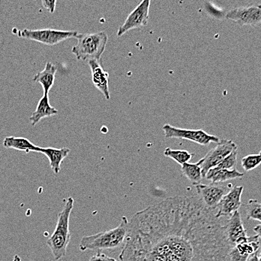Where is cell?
I'll list each match as a JSON object with an SVG mask.
<instances>
[{"mask_svg": "<svg viewBox=\"0 0 261 261\" xmlns=\"http://www.w3.org/2000/svg\"><path fill=\"white\" fill-rule=\"evenodd\" d=\"M57 71V68L55 65L53 64L51 62H47L44 69L33 77V82L40 83L42 86L44 94H49L50 89L54 86Z\"/></svg>", "mask_w": 261, "mask_h": 261, "instance_id": "2e32d148", "label": "cell"}, {"mask_svg": "<svg viewBox=\"0 0 261 261\" xmlns=\"http://www.w3.org/2000/svg\"><path fill=\"white\" fill-rule=\"evenodd\" d=\"M12 261H22L21 259H20V257H19L18 255H15L14 257L13 260Z\"/></svg>", "mask_w": 261, "mask_h": 261, "instance_id": "f546056e", "label": "cell"}, {"mask_svg": "<svg viewBox=\"0 0 261 261\" xmlns=\"http://www.w3.org/2000/svg\"><path fill=\"white\" fill-rule=\"evenodd\" d=\"M246 216L248 220L258 221L261 222V203L251 199L246 205Z\"/></svg>", "mask_w": 261, "mask_h": 261, "instance_id": "7402d4cb", "label": "cell"}, {"mask_svg": "<svg viewBox=\"0 0 261 261\" xmlns=\"http://www.w3.org/2000/svg\"><path fill=\"white\" fill-rule=\"evenodd\" d=\"M260 154V155L261 156V151H260V154Z\"/></svg>", "mask_w": 261, "mask_h": 261, "instance_id": "1f68e13d", "label": "cell"}, {"mask_svg": "<svg viewBox=\"0 0 261 261\" xmlns=\"http://www.w3.org/2000/svg\"><path fill=\"white\" fill-rule=\"evenodd\" d=\"M244 175V173H240L237 169L228 170L213 168L208 171L205 178L210 181L211 184H220L230 180L242 179Z\"/></svg>", "mask_w": 261, "mask_h": 261, "instance_id": "e0dca14e", "label": "cell"}, {"mask_svg": "<svg viewBox=\"0 0 261 261\" xmlns=\"http://www.w3.org/2000/svg\"><path fill=\"white\" fill-rule=\"evenodd\" d=\"M243 191V186H233L230 189L218 206V211L216 213L217 219L230 217L236 211H238L239 208L242 206L241 198Z\"/></svg>", "mask_w": 261, "mask_h": 261, "instance_id": "8fae6325", "label": "cell"}, {"mask_svg": "<svg viewBox=\"0 0 261 261\" xmlns=\"http://www.w3.org/2000/svg\"><path fill=\"white\" fill-rule=\"evenodd\" d=\"M3 146L6 149L24 151L27 154L31 151L38 152V149H39V146L33 144L28 138L15 137V136H9V137L5 138L3 140Z\"/></svg>", "mask_w": 261, "mask_h": 261, "instance_id": "ac0fdd59", "label": "cell"}, {"mask_svg": "<svg viewBox=\"0 0 261 261\" xmlns=\"http://www.w3.org/2000/svg\"><path fill=\"white\" fill-rule=\"evenodd\" d=\"M248 257V256L240 254L235 246L231 247L229 251V260L230 261H247Z\"/></svg>", "mask_w": 261, "mask_h": 261, "instance_id": "d4e9b609", "label": "cell"}, {"mask_svg": "<svg viewBox=\"0 0 261 261\" xmlns=\"http://www.w3.org/2000/svg\"><path fill=\"white\" fill-rule=\"evenodd\" d=\"M224 227L227 240L231 247L235 246L241 239L248 236L239 211H236L229 218Z\"/></svg>", "mask_w": 261, "mask_h": 261, "instance_id": "7c38bea8", "label": "cell"}, {"mask_svg": "<svg viewBox=\"0 0 261 261\" xmlns=\"http://www.w3.org/2000/svg\"><path fill=\"white\" fill-rule=\"evenodd\" d=\"M74 199L71 197L65 200L64 207L58 215L55 230L47 240V245L51 250L53 256L56 260L65 257L67 248L71 242L69 220L74 208Z\"/></svg>", "mask_w": 261, "mask_h": 261, "instance_id": "3957f363", "label": "cell"}, {"mask_svg": "<svg viewBox=\"0 0 261 261\" xmlns=\"http://www.w3.org/2000/svg\"><path fill=\"white\" fill-rule=\"evenodd\" d=\"M225 17L240 26L261 28V4L234 8L226 13Z\"/></svg>", "mask_w": 261, "mask_h": 261, "instance_id": "ba28073f", "label": "cell"}, {"mask_svg": "<svg viewBox=\"0 0 261 261\" xmlns=\"http://www.w3.org/2000/svg\"><path fill=\"white\" fill-rule=\"evenodd\" d=\"M237 155H238V149L233 151L231 154H229L224 160L215 168L217 170H234L237 165Z\"/></svg>", "mask_w": 261, "mask_h": 261, "instance_id": "cb8c5ba5", "label": "cell"}, {"mask_svg": "<svg viewBox=\"0 0 261 261\" xmlns=\"http://www.w3.org/2000/svg\"><path fill=\"white\" fill-rule=\"evenodd\" d=\"M235 247L240 254L249 257L251 254L258 252L260 247V238L257 235L245 237L237 243Z\"/></svg>", "mask_w": 261, "mask_h": 261, "instance_id": "d6986e66", "label": "cell"}, {"mask_svg": "<svg viewBox=\"0 0 261 261\" xmlns=\"http://www.w3.org/2000/svg\"><path fill=\"white\" fill-rule=\"evenodd\" d=\"M225 227L197 195L168 197L135 213L120 261H230Z\"/></svg>", "mask_w": 261, "mask_h": 261, "instance_id": "6da1fadb", "label": "cell"}, {"mask_svg": "<svg viewBox=\"0 0 261 261\" xmlns=\"http://www.w3.org/2000/svg\"><path fill=\"white\" fill-rule=\"evenodd\" d=\"M181 171L183 176L187 178L194 186L201 184L203 176L201 167L198 163H185L181 165Z\"/></svg>", "mask_w": 261, "mask_h": 261, "instance_id": "ffe728a7", "label": "cell"}, {"mask_svg": "<svg viewBox=\"0 0 261 261\" xmlns=\"http://www.w3.org/2000/svg\"><path fill=\"white\" fill-rule=\"evenodd\" d=\"M92 71V79L94 86L104 95L106 100L111 99L109 90V73L105 71L101 62L91 60L88 62Z\"/></svg>", "mask_w": 261, "mask_h": 261, "instance_id": "4fadbf2b", "label": "cell"}, {"mask_svg": "<svg viewBox=\"0 0 261 261\" xmlns=\"http://www.w3.org/2000/svg\"><path fill=\"white\" fill-rule=\"evenodd\" d=\"M247 261H259L258 260V252L254 253L248 257Z\"/></svg>", "mask_w": 261, "mask_h": 261, "instance_id": "83f0119b", "label": "cell"}, {"mask_svg": "<svg viewBox=\"0 0 261 261\" xmlns=\"http://www.w3.org/2000/svg\"><path fill=\"white\" fill-rule=\"evenodd\" d=\"M166 138H181L194 141L200 146H208L210 143H219L220 138L214 135L209 134L203 130H189V129L178 128L170 124H165L162 127Z\"/></svg>", "mask_w": 261, "mask_h": 261, "instance_id": "8992f818", "label": "cell"}, {"mask_svg": "<svg viewBox=\"0 0 261 261\" xmlns=\"http://www.w3.org/2000/svg\"><path fill=\"white\" fill-rule=\"evenodd\" d=\"M70 150L68 148L56 149V148H41L38 149V152L44 154L50 161V165L53 172L56 175L60 173L61 170V164L65 158L68 157Z\"/></svg>", "mask_w": 261, "mask_h": 261, "instance_id": "5bb4252c", "label": "cell"}, {"mask_svg": "<svg viewBox=\"0 0 261 261\" xmlns=\"http://www.w3.org/2000/svg\"><path fill=\"white\" fill-rule=\"evenodd\" d=\"M59 111L52 107L49 101V94H44L38 103L36 111L30 116V121L33 127L41 122L44 117H51L58 114Z\"/></svg>", "mask_w": 261, "mask_h": 261, "instance_id": "9a60e30c", "label": "cell"}, {"mask_svg": "<svg viewBox=\"0 0 261 261\" xmlns=\"http://www.w3.org/2000/svg\"><path fill=\"white\" fill-rule=\"evenodd\" d=\"M254 231L258 235L259 238L261 239V224L254 227Z\"/></svg>", "mask_w": 261, "mask_h": 261, "instance_id": "f1b7e54d", "label": "cell"}, {"mask_svg": "<svg viewBox=\"0 0 261 261\" xmlns=\"http://www.w3.org/2000/svg\"><path fill=\"white\" fill-rule=\"evenodd\" d=\"M258 260L261 261V249L260 251V254H258Z\"/></svg>", "mask_w": 261, "mask_h": 261, "instance_id": "4dcf8cb0", "label": "cell"}, {"mask_svg": "<svg viewBox=\"0 0 261 261\" xmlns=\"http://www.w3.org/2000/svg\"><path fill=\"white\" fill-rule=\"evenodd\" d=\"M149 0H144L141 2L127 17L123 25L119 27L117 32L118 37H120L130 30L146 26L149 20Z\"/></svg>", "mask_w": 261, "mask_h": 261, "instance_id": "30bf717a", "label": "cell"}, {"mask_svg": "<svg viewBox=\"0 0 261 261\" xmlns=\"http://www.w3.org/2000/svg\"><path fill=\"white\" fill-rule=\"evenodd\" d=\"M128 219L122 216L120 224L115 228L83 237L80 243V250L99 251L123 247L128 235Z\"/></svg>", "mask_w": 261, "mask_h": 261, "instance_id": "7a4b0ae2", "label": "cell"}, {"mask_svg": "<svg viewBox=\"0 0 261 261\" xmlns=\"http://www.w3.org/2000/svg\"><path fill=\"white\" fill-rule=\"evenodd\" d=\"M77 44L73 47L72 53L79 60L101 62L108 44V34L104 31L95 33H79Z\"/></svg>", "mask_w": 261, "mask_h": 261, "instance_id": "277c9868", "label": "cell"}, {"mask_svg": "<svg viewBox=\"0 0 261 261\" xmlns=\"http://www.w3.org/2000/svg\"><path fill=\"white\" fill-rule=\"evenodd\" d=\"M237 149H238V147L233 140L225 138L221 139L214 148L209 151L204 157L197 162L201 167L203 178H205L210 170L217 167L226 157Z\"/></svg>", "mask_w": 261, "mask_h": 261, "instance_id": "52a82bcc", "label": "cell"}, {"mask_svg": "<svg viewBox=\"0 0 261 261\" xmlns=\"http://www.w3.org/2000/svg\"><path fill=\"white\" fill-rule=\"evenodd\" d=\"M89 261H117V259L114 257H108V255L101 253V251H98L95 255L92 256Z\"/></svg>", "mask_w": 261, "mask_h": 261, "instance_id": "484cf974", "label": "cell"}, {"mask_svg": "<svg viewBox=\"0 0 261 261\" xmlns=\"http://www.w3.org/2000/svg\"><path fill=\"white\" fill-rule=\"evenodd\" d=\"M19 37L29 39L47 44L55 45L62 41L71 38H77L79 33L75 31H63L54 29H42V30H24L17 32Z\"/></svg>", "mask_w": 261, "mask_h": 261, "instance_id": "5b68a950", "label": "cell"}, {"mask_svg": "<svg viewBox=\"0 0 261 261\" xmlns=\"http://www.w3.org/2000/svg\"><path fill=\"white\" fill-rule=\"evenodd\" d=\"M57 0H52V1H48V0H43L41 2L43 7L47 9L50 13H54L55 12L56 6H57Z\"/></svg>", "mask_w": 261, "mask_h": 261, "instance_id": "4316f807", "label": "cell"}, {"mask_svg": "<svg viewBox=\"0 0 261 261\" xmlns=\"http://www.w3.org/2000/svg\"><path fill=\"white\" fill-rule=\"evenodd\" d=\"M197 195L204 206L212 211L218 208L224 196L230 188L219 184H197L195 186Z\"/></svg>", "mask_w": 261, "mask_h": 261, "instance_id": "9c48e42d", "label": "cell"}, {"mask_svg": "<svg viewBox=\"0 0 261 261\" xmlns=\"http://www.w3.org/2000/svg\"><path fill=\"white\" fill-rule=\"evenodd\" d=\"M164 155L174 160L178 164L182 165L185 163H189L195 154L186 150H174V149L167 148L164 151Z\"/></svg>", "mask_w": 261, "mask_h": 261, "instance_id": "44dd1931", "label": "cell"}, {"mask_svg": "<svg viewBox=\"0 0 261 261\" xmlns=\"http://www.w3.org/2000/svg\"><path fill=\"white\" fill-rule=\"evenodd\" d=\"M241 164L245 171L254 170L261 164V156L260 154H248L242 159Z\"/></svg>", "mask_w": 261, "mask_h": 261, "instance_id": "603a6c76", "label": "cell"}]
</instances>
